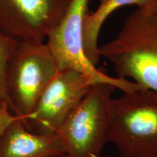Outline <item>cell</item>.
Returning a JSON list of instances; mask_svg holds the SVG:
<instances>
[{
    "mask_svg": "<svg viewBox=\"0 0 157 157\" xmlns=\"http://www.w3.org/2000/svg\"><path fill=\"white\" fill-rule=\"evenodd\" d=\"M98 54L113 64L118 77L157 93V16L137 8L116 38L99 46Z\"/></svg>",
    "mask_w": 157,
    "mask_h": 157,
    "instance_id": "cell-1",
    "label": "cell"
},
{
    "mask_svg": "<svg viewBox=\"0 0 157 157\" xmlns=\"http://www.w3.org/2000/svg\"><path fill=\"white\" fill-rule=\"evenodd\" d=\"M108 143L119 157L157 155V93L139 89L112 98Z\"/></svg>",
    "mask_w": 157,
    "mask_h": 157,
    "instance_id": "cell-2",
    "label": "cell"
},
{
    "mask_svg": "<svg viewBox=\"0 0 157 157\" xmlns=\"http://www.w3.org/2000/svg\"><path fill=\"white\" fill-rule=\"evenodd\" d=\"M117 90L109 84H93L56 134L70 157H102L108 143L110 105Z\"/></svg>",
    "mask_w": 157,
    "mask_h": 157,
    "instance_id": "cell-3",
    "label": "cell"
},
{
    "mask_svg": "<svg viewBox=\"0 0 157 157\" xmlns=\"http://www.w3.org/2000/svg\"><path fill=\"white\" fill-rule=\"evenodd\" d=\"M59 68L46 43L17 40L5 70V93L11 110L23 120Z\"/></svg>",
    "mask_w": 157,
    "mask_h": 157,
    "instance_id": "cell-4",
    "label": "cell"
},
{
    "mask_svg": "<svg viewBox=\"0 0 157 157\" xmlns=\"http://www.w3.org/2000/svg\"><path fill=\"white\" fill-rule=\"evenodd\" d=\"M90 1L71 0L61 21L47 38L46 44L59 70H74L83 74L93 84H109L122 93L139 90L135 82L108 75L88 59L84 48V23L89 13Z\"/></svg>",
    "mask_w": 157,
    "mask_h": 157,
    "instance_id": "cell-5",
    "label": "cell"
},
{
    "mask_svg": "<svg viewBox=\"0 0 157 157\" xmlns=\"http://www.w3.org/2000/svg\"><path fill=\"white\" fill-rule=\"evenodd\" d=\"M93 85L86 76L76 71L59 70L23 122L34 132L56 134Z\"/></svg>",
    "mask_w": 157,
    "mask_h": 157,
    "instance_id": "cell-6",
    "label": "cell"
},
{
    "mask_svg": "<svg viewBox=\"0 0 157 157\" xmlns=\"http://www.w3.org/2000/svg\"><path fill=\"white\" fill-rule=\"evenodd\" d=\"M71 0H0V32L19 41L44 42Z\"/></svg>",
    "mask_w": 157,
    "mask_h": 157,
    "instance_id": "cell-7",
    "label": "cell"
},
{
    "mask_svg": "<svg viewBox=\"0 0 157 157\" xmlns=\"http://www.w3.org/2000/svg\"><path fill=\"white\" fill-rule=\"evenodd\" d=\"M63 153L58 135L33 132L16 116L0 137V157H50Z\"/></svg>",
    "mask_w": 157,
    "mask_h": 157,
    "instance_id": "cell-8",
    "label": "cell"
},
{
    "mask_svg": "<svg viewBox=\"0 0 157 157\" xmlns=\"http://www.w3.org/2000/svg\"><path fill=\"white\" fill-rule=\"evenodd\" d=\"M147 0H99V5L93 13L86 15L84 23V48L87 58L93 65L99 63L98 37L104 22L109 15L120 7L136 5L143 8Z\"/></svg>",
    "mask_w": 157,
    "mask_h": 157,
    "instance_id": "cell-9",
    "label": "cell"
},
{
    "mask_svg": "<svg viewBox=\"0 0 157 157\" xmlns=\"http://www.w3.org/2000/svg\"><path fill=\"white\" fill-rule=\"evenodd\" d=\"M17 43V39L6 36L0 32V90L5 94V70L9 58L14 51ZM8 102V101H7Z\"/></svg>",
    "mask_w": 157,
    "mask_h": 157,
    "instance_id": "cell-10",
    "label": "cell"
},
{
    "mask_svg": "<svg viewBox=\"0 0 157 157\" xmlns=\"http://www.w3.org/2000/svg\"><path fill=\"white\" fill-rule=\"evenodd\" d=\"M7 98L0 90V137L10 124L15 120V115L11 113Z\"/></svg>",
    "mask_w": 157,
    "mask_h": 157,
    "instance_id": "cell-11",
    "label": "cell"
},
{
    "mask_svg": "<svg viewBox=\"0 0 157 157\" xmlns=\"http://www.w3.org/2000/svg\"><path fill=\"white\" fill-rule=\"evenodd\" d=\"M143 9L157 16V0H147L146 5Z\"/></svg>",
    "mask_w": 157,
    "mask_h": 157,
    "instance_id": "cell-12",
    "label": "cell"
},
{
    "mask_svg": "<svg viewBox=\"0 0 157 157\" xmlns=\"http://www.w3.org/2000/svg\"><path fill=\"white\" fill-rule=\"evenodd\" d=\"M50 157H70V156L66 154H65V153H63V154H56V155H54V156H52Z\"/></svg>",
    "mask_w": 157,
    "mask_h": 157,
    "instance_id": "cell-13",
    "label": "cell"
},
{
    "mask_svg": "<svg viewBox=\"0 0 157 157\" xmlns=\"http://www.w3.org/2000/svg\"><path fill=\"white\" fill-rule=\"evenodd\" d=\"M102 157H116V156H102ZM117 157H119V156H117Z\"/></svg>",
    "mask_w": 157,
    "mask_h": 157,
    "instance_id": "cell-14",
    "label": "cell"
},
{
    "mask_svg": "<svg viewBox=\"0 0 157 157\" xmlns=\"http://www.w3.org/2000/svg\"><path fill=\"white\" fill-rule=\"evenodd\" d=\"M155 157H157V155H156V156H155Z\"/></svg>",
    "mask_w": 157,
    "mask_h": 157,
    "instance_id": "cell-15",
    "label": "cell"
}]
</instances>
